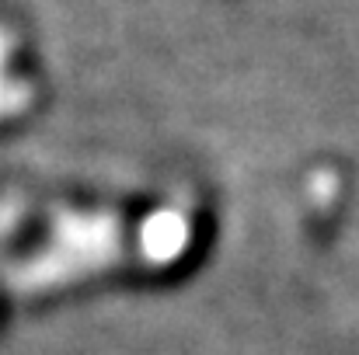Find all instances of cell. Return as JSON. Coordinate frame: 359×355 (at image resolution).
I'll list each match as a JSON object with an SVG mask.
<instances>
[{"label": "cell", "instance_id": "cell-1", "mask_svg": "<svg viewBox=\"0 0 359 355\" xmlns=\"http://www.w3.org/2000/svg\"><path fill=\"white\" fill-rule=\"evenodd\" d=\"M4 109H11V88L0 84V112H4Z\"/></svg>", "mask_w": 359, "mask_h": 355}]
</instances>
